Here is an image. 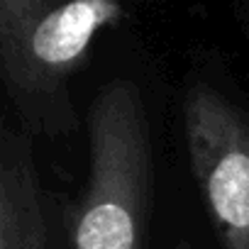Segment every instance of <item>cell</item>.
Returning <instances> with one entry per match:
<instances>
[{
	"label": "cell",
	"mask_w": 249,
	"mask_h": 249,
	"mask_svg": "<svg viewBox=\"0 0 249 249\" xmlns=\"http://www.w3.org/2000/svg\"><path fill=\"white\" fill-rule=\"evenodd\" d=\"M193 178L222 249H249V112L208 83L183 95Z\"/></svg>",
	"instance_id": "3957f363"
},
{
	"label": "cell",
	"mask_w": 249,
	"mask_h": 249,
	"mask_svg": "<svg viewBox=\"0 0 249 249\" xmlns=\"http://www.w3.org/2000/svg\"><path fill=\"white\" fill-rule=\"evenodd\" d=\"M174 249H193V244H191L188 239H181V242H178V244H176Z\"/></svg>",
	"instance_id": "5b68a950"
},
{
	"label": "cell",
	"mask_w": 249,
	"mask_h": 249,
	"mask_svg": "<svg viewBox=\"0 0 249 249\" xmlns=\"http://www.w3.org/2000/svg\"><path fill=\"white\" fill-rule=\"evenodd\" d=\"M124 18L112 0H0V76L25 135L59 140L76 130L69 81Z\"/></svg>",
	"instance_id": "6da1fadb"
},
{
	"label": "cell",
	"mask_w": 249,
	"mask_h": 249,
	"mask_svg": "<svg viewBox=\"0 0 249 249\" xmlns=\"http://www.w3.org/2000/svg\"><path fill=\"white\" fill-rule=\"evenodd\" d=\"M0 249H54L27 135L0 137Z\"/></svg>",
	"instance_id": "277c9868"
},
{
	"label": "cell",
	"mask_w": 249,
	"mask_h": 249,
	"mask_svg": "<svg viewBox=\"0 0 249 249\" xmlns=\"http://www.w3.org/2000/svg\"><path fill=\"white\" fill-rule=\"evenodd\" d=\"M154 183L142 90L115 78L88 107V181L71 213V249H144Z\"/></svg>",
	"instance_id": "7a4b0ae2"
}]
</instances>
